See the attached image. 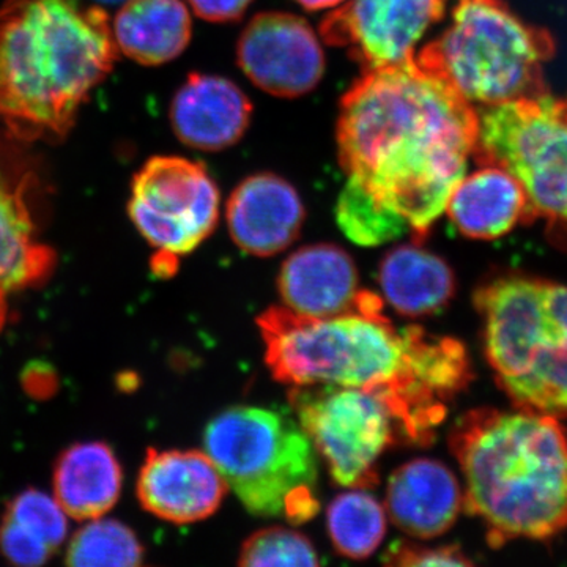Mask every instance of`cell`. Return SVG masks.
<instances>
[{"label": "cell", "instance_id": "7402d4cb", "mask_svg": "<svg viewBox=\"0 0 567 567\" xmlns=\"http://www.w3.org/2000/svg\"><path fill=\"white\" fill-rule=\"evenodd\" d=\"M118 52L141 65L173 62L188 48L192 13L182 0H125L112 22Z\"/></svg>", "mask_w": 567, "mask_h": 567}, {"label": "cell", "instance_id": "5bb4252c", "mask_svg": "<svg viewBox=\"0 0 567 567\" xmlns=\"http://www.w3.org/2000/svg\"><path fill=\"white\" fill-rule=\"evenodd\" d=\"M226 481L205 451L148 450L137 476V498L152 516L185 525L205 520L223 505Z\"/></svg>", "mask_w": 567, "mask_h": 567}, {"label": "cell", "instance_id": "d6986e66", "mask_svg": "<svg viewBox=\"0 0 567 567\" xmlns=\"http://www.w3.org/2000/svg\"><path fill=\"white\" fill-rule=\"evenodd\" d=\"M445 212L458 233L472 240H496L517 224L533 223L520 183L492 164L461 178L450 194Z\"/></svg>", "mask_w": 567, "mask_h": 567}, {"label": "cell", "instance_id": "4fadbf2b", "mask_svg": "<svg viewBox=\"0 0 567 567\" xmlns=\"http://www.w3.org/2000/svg\"><path fill=\"white\" fill-rule=\"evenodd\" d=\"M0 136V292H17L50 278L55 254L43 244L31 210L37 175L13 144Z\"/></svg>", "mask_w": 567, "mask_h": 567}, {"label": "cell", "instance_id": "2e32d148", "mask_svg": "<svg viewBox=\"0 0 567 567\" xmlns=\"http://www.w3.org/2000/svg\"><path fill=\"white\" fill-rule=\"evenodd\" d=\"M252 117L246 93L226 78L193 73L171 103L175 136L188 147L221 152L241 141Z\"/></svg>", "mask_w": 567, "mask_h": 567}, {"label": "cell", "instance_id": "7c38bea8", "mask_svg": "<svg viewBox=\"0 0 567 567\" xmlns=\"http://www.w3.org/2000/svg\"><path fill=\"white\" fill-rule=\"evenodd\" d=\"M237 62L256 87L279 99L315 91L327 63L311 24L284 11H265L248 22L238 39Z\"/></svg>", "mask_w": 567, "mask_h": 567}, {"label": "cell", "instance_id": "cb8c5ba5", "mask_svg": "<svg viewBox=\"0 0 567 567\" xmlns=\"http://www.w3.org/2000/svg\"><path fill=\"white\" fill-rule=\"evenodd\" d=\"M145 551L132 528L114 518H92L66 548V565L74 567L141 566Z\"/></svg>", "mask_w": 567, "mask_h": 567}, {"label": "cell", "instance_id": "1f68e13d", "mask_svg": "<svg viewBox=\"0 0 567 567\" xmlns=\"http://www.w3.org/2000/svg\"><path fill=\"white\" fill-rule=\"evenodd\" d=\"M95 2H102V3H123L125 0H95Z\"/></svg>", "mask_w": 567, "mask_h": 567}, {"label": "cell", "instance_id": "ba28073f", "mask_svg": "<svg viewBox=\"0 0 567 567\" xmlns=\"http://www.w3.org/2000/svg\"><path fill=\"white\" fill-rule=\"evenodd\" d=\"M477 163L507 171L527 196L532 221L567 246V102L548 93L477 110Z\"/></svg>", "mask_w": 567, "mask_h": 567}, {"label": "cell", "instance_id": "f546056e", "mask_svg": "<svg viewBox=\"0 0 567 567\" xmlns=\"http://www.w3.org/2000/svg\"><path fill=\"white\" fill-rule=\"evenodd\" d=\"M303 9L309 11L333 9L344 3L346 0H297Z\"/></svg>", "mask_w": 567, "mask_h": 567}, {"label": "cell", "instance_id": "52a82bcc", "mask_svg": "<svg viewBox=\"0 0 567 567\" xmlns=\"http://www.w3.org/2000/svg\"><path fill=\"white\" fill-rule=\"evenodd\" d=\"M554 52L550 33L522 21L505 0H457L446 31L415 59L484 107L547 93L543 66Z\"/></svg>", "mask_w": 567, "mask_h": 567}, {"label": "cell", "instance_id": "5b68a950", "mask_svg": "<svg viewBox=\"0 0 567 567\" xmlns=\"http://www.w3.org/2000/svg\"><path fill=\"white\" fill-rule=\"evenodd\" d=\"M484 354L516 409L567 415V286L522 274L481 284Z\"/></svg>", "mask_w": 567, "mask_h": 567}, {"label": "cell", "instance_id": "ffe728a7", "mask_svg": "<svg viewBox=\"0 0 567 567\" xmlns=\"http://www.w3.org/2000/svg\"><path fill=\"white\" fill-rule=\"evenodd\" d=\"M383 297L398 315L424 319L445 311L457 290L456 274L421 244L395 246L379 267Z\"/></svg>", "mask_w": 567, "mask_h": 567}, {"label": "cell", "instance_id": "e0dca14e", "mask_svg": "<svg viewBox=\"0 0 567 567\" xmlns=\"http://www.w3.org/2000/svg\"><path fill=\"white\" fill-rule=\"evenodd\" d=\"M284 308L295 315L327 319L352 311L360 298L357 264L341 246H303L284 260L278 276Z\"/></svg>", "mask_w": 567, "mask_h": 567}, {"label": "cell", "instance_id": "277c9868", "mask_svg": "<svg viewBox=\"0 0 567 567\" xmlns=\"http://www.w3.org/2000/svg\"><path fill=\"white\" fill-rule=\"evenodd\" d=\"M450 446L465 480V509L486 525L492 547L567 528V432L557 416L472 410L454 424Z\"/></svg>", "mask_w": 567, "mask_h": 567}, {"label": "cell", "instance_id": "f1b7e54d", "mask_svg": "<svg viewBox=\"0 0 567 567\" xmlns=\"http://www.w3.org/2000/svg\"><path fill=\"white\" fill-rule=\"evenodd\" d=\"M197 17L210 22L240 20L252 0H188Z\"/></svg>", "mask_w": 567, "mask_h": 567}, {"label": "cell", "instance_id": "7a4b0ae2", "mask_svg": "<svg viewBox=\"0 0 567 567\" xmlns=\"http://www.w3.org/2000/svg\"><path fill=\"white\" fill-rule=\"evenodd\" d=\"M257 327L275 380L374 393L390 406L405 445H432L447 406L473 380L461 341L415 324L395 327L371 290H361L344 315L315 319L275 306L257 317Z\"/></svg>", "mask_w": 567, "mask_h": 567}, {"label": "cell", "instance_id": "83f0119b", "mask_svg": "<svg viewBox=\"0 0 567 567\" xmlns=\"http://www.w3.org/2000/svg\"><path fill=\"white\" fill-rule=\"evenodd\" d=\"M54 551L28 529L3 516L0 522V555L9 559L11 565L41 566Z\"/></svg>", "mask_w": 567, "mask_h": 567}, {"label": "cell", "instance_id": "4dcf8cb0", "mask_svg": "<svg viewBox=\"0 0 567 567\" xmlns=\"http://www.w3.org/2000/svg\"><path fill=\"white\" fill-rule=\"evenodd\" d=\"M7 322V301L6 293L0 292V331Z\"/></svg>", "mask_w": 567, "mask_h": 567}, {"label": "cell", "instance_id": "3957f363", "mask_svg": "<svg viewBox=\"0 0 567 567\" xmlns=\"http://www.w3.org/2000/svg\"><path fill=\"white\" fill-rule=\"evenodd\" d=\"M110 17L84 0H3L0 123L14 140L55 144L117 62Z\"/></svg>", "mask_w": 567, "mask_h": 567}, {"label": "cell", "instance_id": "603a6c76", "mask_svg": "<svg viewBox=\"0 0 567 567\" xmlns=\"http://www.w3.org/2000/svg\"><path fill=\"white\" fill-rule=\"evenodd\" d=\"M327 527L339 555L365 559L375 554L386 535V509L365 488H349L327 511Z\"/></svg>", "mask_w": 567, "mask_h": 567}, {"label": "cell", "instance_id": "8fae6325", "mask_svg": "<svg viewBox=\"0 0 567 567\" xmlns=\"http://www.w3.org/2000/svg\"><path fill=\"white\" fill-rule=\"evenodd\" d=\"M447 0H346L320 22V37L363 70L401 65L442 20Z\"/></svg>", "mask_w": 567, "mask_h": 567}, {"label": "cell", "instance_id": "ac0fdd59", "mask_svg": "<svg viewBox=\"0 0 567 567\" xmlns=\"http://www.w3.org/2000/svg\"><path fill=\"white\" fill-rule=\"evenodd\" d=\"M464 492L447 465L435 458H413L388 480L385 509L406 535L432 539L456 524Z\"/></svg>", "mask_w": 567, "mask_h": 567}, {"label": "cell", "instance_id": "6da1fadb", "mask_svg": "<svg viewBox=\"0 0 567 567\" xmlns=\"http://www.w3.org/2000/svg\"><path fill=\"white\" fill-rule=\"evenodd\" d=\"M477 110L415 58L364 70L342 96L339 163L347 183L423 245L466 173Z\"/></svg>", "mask_w": 567, "mask_h": 567}, {"label": "cell", "instance_id": "d4e9b609", "mask_svg": "<svg viewBox=\"0 0 567 567\" xmlns=\"http://www.w3.org/2000/svg\"><path fill=\"white\" fill-rule=\"evenodd\" d=\"M240 566H319V554L311 539L297 529L268 527L245 540L238 557Z\"/></svg>", "mask_w": 567, "mask_h": 567}, {"label": "cell", "instance_id": "9c48e42d", "mask_svg": "<svg viewBox=\"0 0 567 567\" xmlns=\"http://www.w3.org/2000/svg\"><path fill=\"white\" fill-rule=\"evenodd\" d=\"M297 423L323 458L338 486L374 488L379 458L402 442L401 429L382 398L358 388L289 386Z\"/></svg>", "mask_w": 567, "mask_h": 567}, {"label": "cell", "instance_id": "4316f807", "mask_svg": "<svg viewBox=\"0 0 567 567\" xmlns=\"http://www.w3.org/2000/svg\"><path fill=\"white\" fill-rule=\"evenodd\" d=\"M388 566H472L465 551L458 546L424 547L409 540H395L383 554Z\"/></svg>", "mask_w": 567, "mask_h": 567}, {"label": "cell", "instance_id": "44dd1931", "mask_svg": "<svg viewBox=\"0 0 567 567\" xmlns=\"http://www.w3.org/2000/svg\"><path fill=\"white\" fill-rule=\"evenodd\" d=\"M122 466L103 442L76 443L63 451L54 466V498L66 516L92 520L106 516L122 494Z\"/></svg>", "mask_w": 567, "mask_h": 567}, {"label": "cell", "instance_id": "8992f818", "mask_svg": "<svg viewBox=\"0 0 567 567\" xmlns=\"http://www.w3.org/2000/svg\"><path fill=\"white\" fill-rule=\"evenodd\" d=\"M204 447L252 516L301 525L319 513L317 453L297 421L259 406H230L208 423Z\"/></svg>", "mask_w": 567, "mask_h": 567}, {"label": "cell", "instance_id": "484cf974", "mask_svg": "<svg viewBox=\"0 0 567 567\" xmlns=\"http://www.w3.org/2000/svg\"><path fill=\"white\" fill-rule=\"evenodd\" d=\"M6 517L58 550L69 533V516L54 496L29 488L14 496Z\"/></svg>", "mask_w": 567, "mask_h": 567}, {"label": "cell", "instance_id": "9a60e30c", "mask_svg": "<svg viewBox=\"0 0 567 567\" xmlns=\"http://www.w3.org/2000/svg\"><path fill=\"white\" fill-rule=\"evenodd\" d=\"M227 227L234 244L256 257L286 251L303 229V200L292 183L271 173L245 178L230 194Z\"/></svg>", "mask_w": 567, "mask_h": 567}, {"label": "cell", "instance_id": "30bf717a", "mask_svg": "<svg viewBox=\"0 0 567 567\" xmlns=\"http://www.w3.org/2000/svg\"><path fill=\"white\" fill-rule=\"evenodd\" d=\"M218 186L200 163L153 156L134 177L128 215L163 262H177L213 234L219 219Z\"/></svg>", "mask_w": 567, "mask_h": 567}]
</instances>
